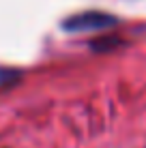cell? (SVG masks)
<instances>
[{"mask_svg":"<svg viewBox=\"0 0 146 148\" xmlns=\"http://www.w3.org/2000/svg\"><path fill=\"white\" fill-rule=\"evenodd\" d=\"M118 24V17L105 11H82L73 13L67 19H62L64 32H101V30L114 28Z\"/></svg>","mask_w":146,"mask_h":148,"instance_id":"6da1fadb","label":"cell"},{"mask_svg":"<svg viewBox=\"0 0 146 148\" xmlns=\"http://www.w3.org/2000/svg\"><path fill=\"white\" fill-rule=\"evenodd\" d=\"M125 41L118 39V37H101V39H95L90 41V47L95 49V52H112L114 47H118V45H123Z\"/></svg>","mask_w":146,"mask_h":148,"instance_id":"7a4b0ae2","label":"cell"}]
</instances>
